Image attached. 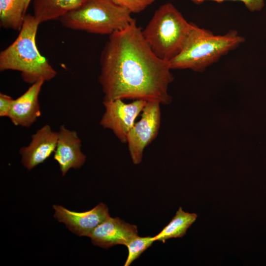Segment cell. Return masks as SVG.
<instances>
[{
	"mask_svg": "<svg viewBox=\"0 0 266 266\" xmlns=\"http://www.w3.org/2000/svg\"><path fill=\"white\" fill-rule=\"evenodd\" d=\"M245 40L236 30H231L223 35H214L193 23L181 51L169 62L170 67L171 69L201 71L218 62Z\"/></svg>",
	"mask_w": 266,
	"mask_h": 266,
	"instance_id": "3",
	"label": "cell"
},
{
	"mask_svg": "<svg viewBox=\"0 0 266 266\" xmlns=\"http://www.w3.org/2000/svg\"><path fill=\"white\" fill-rule=\"evenodd\" d=\"M44 81L31 85L21 96L13 100L8 117L15 126L30 127L41 115L39 95Z\"/></svg>",
	"mask_w": 266,
	"mask_h": 266,
	"instance_id": "12",
	"label": "cell"
},
{
	"mask_svg": "<svg viewBox=\"0 0 266 266\" xmlns=\"http://www.w3.org/2000/svg\"><path fill=\"white\" fill-rule=\"evenodd\" d=\"M115 4L127 8L132 13H138L155 0H111Z\"/></svg>",
	"mask_w": 266,
	"mask_h": 266,
	"instance_id": "17",
	"label": "cell"
},
{
	"mask_svg": "<svg viewBox=\"0 0 266 266\" xmlns=\"http://www.w3.org/2000/svg\"><path fill=\"white\" fill-rule=\"evenodd\" d=\"M86 0H32L33 15L39 23L59 19Z\"/></svg>",
	"mask_w": 266,
	"mask_h": 266,
	"instance_id": "13",
	"label": "cell"
},
{
	"mask_svg": "<svg viewBox=\"0 0 266 266\" xmlns=\"http://www.w3.org/2000/svg\"><path fill=\"white\" fill-rule=\"evenodd\" d=\"M58 136V132L52 131L48 125L38 129L32 135L30 144L20 149L23 166L30 170L43 163L55 152Z\"/></svg>",
	"mask_w": 266,
	"mask_h": 266,
	"instance_id": "9",
	"label": "cell"
},
{
	"mask_svg": "<svg viewBox=\"0 0 266 266\" xmlns=\"http://www.w3.org/2000/svg\"><path fill=\"white\" fill-rule=\"evenodd\" d=\"M154 241V236L141 237L137 234L131 238L125 245L128 250V255L124 266H129Z\"/></svg>",
	"mask_w": 266,
	"mask_h": 266,
	"instance_id": "16",
	"label": "cell"
},
{
	"mask_svg": "<svg viewBox=\"0 0 266 266\" xmlns=\"http://www.w3.org/2000/svg\"><path fill=\"white\" fill-rule=\"evenodd\" d=\"M39 23L33 15L26 14L15 40L0 53V70L18 71L23 80L32 84L54 78L57 72L40 53L35 41Z\"/></svg>",
	"mask_w": 266,
	"mask_h": 266,
	"instance_id": "2",
	"label": "cell"
},
{
	"mask_svg": "<svg viewBox=\"0 0 266 266\" xmlns=\"http://www.w3.org/2000/svg\"><path fill=\"white\" fill-rule=\"evenodd\" d=\"M136 235V225L109 215L93 230L90 237L94 245L107 249L118 244L126 245Z\"/></svg>",
	"mask_w": 266,
	"mask_h": 266,
	"instance_id": "10",
	"label": "cell"
},
{
	"mask_svg": "<svg viewBox=\"0 0 266 266\" xmlns=\"http://www.w3.org/2000/svg\"><path fill=\"white\" fill-rule=\"evenodd\" d=\"M26 11L25 0H0V26L20 31Z\"/></svg>",
	"mask_w": 266,
	"mask_h": 266,
	"instance_id": "14",
	"label": "cell"
},
{
	"mask_svg": "<svg viewBox=\"0 0 266 266\" xmlns=\"http://www.w3.org/2000/svg\"><path fill=\"white\" fill-rule=\"evenodd\" d=\"M13 99L9 95L0 93V116L8 117Z\"/></svg>",
	"mask_w": 266,
	"mask_h": 266,
	"instance_id": "19",
	"label": "cell"
},
{
	"mask_svg": "<svg viewBox=\"0 0 266 266\" xmlns=\"http://www.w3.org/2000/svg\"><path fill=\"white\" fill-rule=\"evenodd\" d=\"M103 100H142L167 104L173 80L168 62L158 57L133 21L109 35L100 58Z\"/></svg>",
	"mask_w": 266,
	"mask_h": 266,
	"instance_id": "1",
	"label": "cell"
},
{
	"mask_svg": "<svg viewBox=\"0 0 266 266\" xmlns=\"http://www.w3.org/2000/svg\"><path fill=\"white\" fill-rule=\"evenodd\" d=\"M53 207L55 218L79 236L90 237L93 230L109 216L108 208L103 203L82 212L71 211L58 205H53Z\"/></svg>",
	"mask_w": 266,
	"mask_h": 266,
	"instance_id": "8",
	"label": "cell"
},
{
	"mask_svg": "<svg viewBox=\"0 0 266 266\" xmlns=\"http://www.w3.org/2000/svg\"><path fill=\"white\" fill-rule=\"evenodd\" d=\"M192 24L172 3L167 2L155 11L142 33L154 54L169 62L181 51Z\"/></svg>",
	"mask_w": 266,
	"mask_h": 266,
	"instance_id": "4",
	"label": "cell"
},
{
	"mask_svg": "<svg viewBox=\"0 0 266 266\" xmlns=\"http://www.w3.org/2000/svg\"><path fill=\"white\" fill-rule=\"evenodd\" d=\"M132 13L111 0H86L59 20L69 29L109 35L134 21Z\"/></svg>",
	"mask_w": 266,
	"mask_h": 266,
	"instance_id": "5",
	"label": "cell"
},
{
	"mask_svg": "<svg viewBox=\"0 0 266 266\" xmlns=\"http://www.w3.org/2000/svg\"><path fill=\"white\" fill-rule=\"evenodd\" d=\"M196 4H200L205 1H214L221 3L227 0L238 1L243 3L245 7L250 11H260L264 6V0H191Z\"/></svg>",
	"mask_w": 266,
	"mask_h": 266,
	"instance_id": "18",
	"label": "cell"
},
{
	"mask_svg": "<svg viewBox=\"0 0 266 266\" xmlns=\"http://www.w3.org/2000/svg\"><path fill=\"white\" fill-rule=\"evenodd\" d=\"M58 133L54 158L64 176L70 168H79L85 163L86 156L81 151V141L75 131L61 125Z\"/></svg>",
	"mask_w": 266,
	"mask_h": 266,
	"instance_id": "11",
	"label": "cell"
},
{
	"mask_svg": "<svg viewBox=\"0 0 266 266\" xmlns=\"http://www.w3.org/2000/svg\"><path fill=\"white\" fill-rule=\"evenodd\" d=\"M32 1V0H25V5H26V9L27 10L29 6V4L30 3H31V2Z\"/></svg>",
	"mask_w": 266,
	"mask_h": 266,
	"instance_id": "20",
	"label": "cell"
},
{
	"mask_svg": "<svg viewBox=\"0 0 266 266\" xmlns=\"http://www.w3.org/2000/svg\"><path fill=\"white\" fill-rule=\"evenodd\" d=\"M161 104L157 101H147L141 113L140 119L127 135V143L134 164L141 163L145 148L158 134L161 122Z\"/></svg>",
	"mask_w": 266,
	"mask_h": 266,
	"instance_id": "6",
	"label": "cell"
},
{
	"mask_svg": "<svg viewBox=\"0 0 266 266\" xmlns=\"http://www.w3.org/2000/svg\"><path fill=\"white\" fill-rule=\"evenodd\" d=\"M197 216V214L185 212L179 207L169 223L154 236L155 241L165 242L169 238L183 236L188 229L195 222Z\"/></svg>",
	"mask_w": 266,
	"mask_h": 266,
	"instance_id": "15",
	"label": "cell"
},
{
	"mask_svg": "<svg viewBox=\"0 0 266 266\" xmlns=\"http://www.w3.org/2000/svg\"><path fill=\"white\" fill-rule=\"evenodd\" d=\"M122 100H103L105 111L100 125L104 129L111 130L121 142L127 143V135L147 101L136 100L126 103Z\"/></svg>",
	"mask_w": 266,
	"mask_h": 266,
	"instance_id": "7",
	"label": "cell"
}]
</instances>
